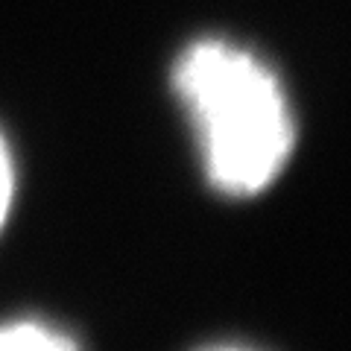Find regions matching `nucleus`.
Instances as JSON below:
<instances>
[{
	"instance_id": "nucleus-1",
	"label": "nucleus",
	"mask_w": 351,
	"mask_h": 351,
	"mask_svg": "<svg viewBox=\"0 0 351 351\" xmlns=\"http://www.w3.org/2000/svg\"><path fill=\"white\" fill-rule=\"evenodd\" d=\"M173 88L196 129L208 182L228 196H255L287 164L295 126L267 64L228 41L191 44L173 68Z\"/></svg>"
},
{
	"instance_id": "nucleus-2",
	"label": "nucleus",
	"mask_w": 351,
	"mask_h": 351,
	"mask_svg": "<svg viewBox=\"0 0 351 351\" xmlns=\"http://www.w3.org/2000/svg\"><path fill=\"white\" fill-rule=\"evenodd\" d=\"M0 351H80L71 337L44 322H12L0 328Z\"/></svg>"
},
{
	"instance_id": "nucleus-3",
	"label": "nucleus",
	"mask_w": 351,
	"mask_h": 351,
	"mask_svg": "<svg viewBox=\"0 0 351 351\" xmlns=\"http://www.w3.org/2000/svg\"><path fill=\"white\" fill-rule=\"evenodd\" d=\"M12 193H15V173H12V158H9L6 141L0 138V228L6 223L9 205H12Z\"/></svg>"
},
{
	"instance_id": "nucleus-4",
	"label": "nucleus",
	"mask_w": 351,
	"mask_h": 351,
	"mask_svg": "<svg viewBox=\"0 0 351 351\" xmlns=\"http://www.w3.org/2000/svg\"><path fill=\"white\" fill-rule=\"evenodd\" d=\"M205 351H246V348H205Z\"/></svg>"
}]
</instances>
